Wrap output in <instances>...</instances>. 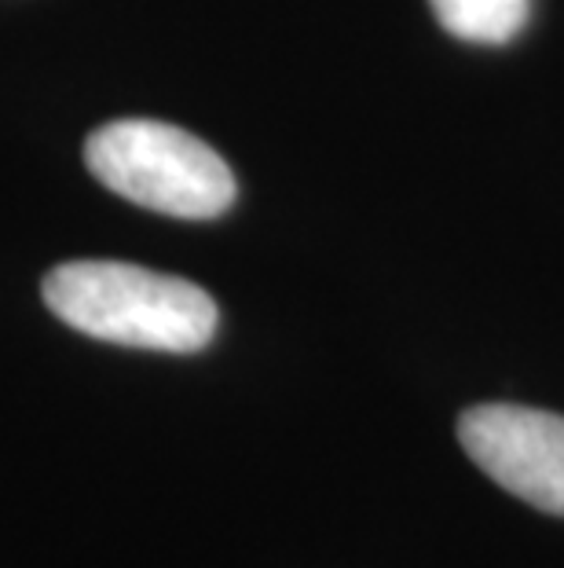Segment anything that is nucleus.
I'll use <instances>...</instances> for the list:
<instances>
[{"label":"nucleus","mask_w":564,"mask_h":568,"mask_svg":"<svg viewBox=\"0 0 564 568\" xmlns=\"http://www.w3.org/2000/svg\"><path fill=\"white\" fill-rule=\"evenodd\" d=\"M41 294L74 331L151 353H202L221 323L202 286L125 261H66L44 275Z\"/></svg>","instance_id":"f257e3e1"},{"label":"nucleus","mask_w":564,"mask_h":568,"mask_svg":"<svg viewBox=\"0 0 564 568\" xmlns=\"http://www.w3.org/2000/svg\"><path fill=\"white\" fill-rule=\"evenodd\" d=\"M451 38L470 44H506L527 27L532 0H429Z\"/></svg>","instance_id":"20e7f679"},{"label":"nucleus","mask_w":564,"mask_h":568,"mask_svg":"<svg viewBox=\"0 0 564 568\" xmlns=\"http://www.w3.org/2000/svg\"><path fill=\"white\" fill-rule=\"evenodd\" d=\"M85 165L125 202L180 221H213L232 210L238 191L232 165L206 140L151 118L95 129L85 143Z\"/></svg>","instance_id":"f03ea898"},{"label":"nucleus","mask_w":564,"mask_h":568,"mask_svg":"<svg viewBox=\"0 0 564 568\" xmlns=\"http://www.w3.org/2000/svg\"><path fill=\"white\" fill-rule=\"evenodd\" d=\"M465 455L543 514L564 517V415L517 404H480L459 418Z\"/></svg>","instance_id":"7ed1b4c3"}]
</instances>
